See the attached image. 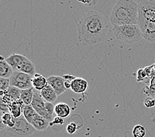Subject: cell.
Returning <instances> with one entry per match:
<instances>
[{
	"label": "cell",
	"mask_w": 155,
	"mask_h": 137,
	"mask_svg": "<svg viewBox=\"0 0 155 137\" xmlns=\"http://www.w3.org/2000/svg\"><path fill=\"white\" fill-rule=\"evenodd\" d=\"M108 23L102 13L90 11L84 14L77 24L79 42L85 45L101 44L107 36Z\"/></svg>",
	"instance_id": "obj_1"
},
{
	"label": "cell",
	"mask_w": 155,
	"mask_h": 137,
	"mask_svg": "<svg viewBox=\"0 0 155 137\" xmlns=\"http://www.w3.org/2000/svg\"><path fill=\"white\" fill-rule=\"evenodd\" d=\"M138 3L134 0H119L110 13V21L114 27L138 24Z\"/></svg>",
	"instance_id": "obj_2"
},
{
	"label": "cell",
	"mask_w": 155,
	"mask_h": 137,
	"mask_svg": "<svg viewBox=\"0 0 155 137\" xmlns=\"http://www.w3.org/2000/svg\"><path fill=\"white\" fill-rule=\"evenodd\" d=\"M113 32L116 39L129 44L137 43L143 38L142 31L138 24L114 27Z\"/></svg>",
	"instance_id": "obj_3"
},
{
	"label": "cell",
	"mask_w": 155,
	"mask_h": 137,
	"mask_svg": "<svg viewBox=\"0 0 155 137\" xmlns=\"http://www.w3.org/2000/svg\"><path fill=\"white\" fill-rule=\"evenodd\" d=\"M36 130L26 120L23 116L15 119V124L12 128H7V132L12 137H29Z\"/></svg>",
	"instance_id": "obj_4"
},
{
	"label": "cell",
	"mask_w": 155,
	"mask_h": 137,
	"mask_svg": "<svg viewBox=\"0 0 155 137\" xmlns=\"http://www.w3.org/2000/svg\"><path fill=\"white\" fill-rule=\"evenodd\" d=\"M138 21L155 22V1L144 0L137 3Z\"/></svg>",
	"instance_id": "obj_5"
},
{
	"label": "cell",
	"mask_w": 155,
	"mask_h": 137,
	"mask_svg": "<svg viewBox=\"0 0 155 137\" xmlns=\"http://www.w3.org/2000/svg\"><path fill=\"white\" fill-rule=\"evenodd\" d=\"M32 77L24 73L14 71L11 77L10 86H15L20 90H26L33 88L32 84Z\"/></svg>",
	"instance_id": "obj_6"
},
{
	"label": "cell",
	"mask_w": 155,
	"mask_h": 137,
	"mask_svg": "<svg viewBox=\"0 0 155 137\" xmlns=\"http://www.w3.org/2000/svg\"><path fill=\"white\" fill-rule=\"evenodd\" d=\"M138 25L142 31L143 38L150 43H155V22L138 21Z\"/></svg>",
	"instance_id": "obj_7"
},
{
	"label": "cell",
	"mask_w": 155,
	"mask_h": 137,
	"mask_svg": "<svg viewBox=\"0 0 155 137\" xmlns=\"http://www.w3.org/2000/svg\"><path fill=\"white\" fill-rule=\"evenodd\" d=\"M48 83L53 88L59 96L67 90L64 85V79L62 77L51 75L47 79Z\"/></svg>",
	"instance_id": "obj_8"
},
{
	"label": "cell",
	"mask_w": 155,
	"mask_h": 137,
	"mask_svg": "<svg viewBox=\"0 0 155 137\" xmlns=\"http://www.w3.org/2000/svg\"><path fill=\"white\" fill-rule=\"evenodd\" d=\"M46 102L44 100L40 94V92L35 90L34 97H33L31 106L37 113L42 117H44V113H45Z\"/></svg>",
	"instance_id": "obj_9"
},
{
	"label": "cell",
	"mask_w": 155,
	"mask_h": 137,
	"mask_svg": "<svg viewBox=\"0 0 155 137\" xmlns=\"http://www.w3.org/2000/svg\"><path fill=\"white\" fill-rule=\"evenodd\" d=\"M26 58L27 57H25L23 55L13 53L6 59V61L12 67L14 71L19 72L21 67Z\"/></svg>",
	"instance_id": "obj_10"
},
{
	"label": "cell",
	"mask_w": 155,
	"mask_h": 137,
	"mask_svg": "<svg viewBox=\"0 0 155 137\" xmlns=\"http://www.w3.org/2000/svg\"><path fill=\"white\" fill-rule=\"evenodd\" d=\"M88 86V83L85 79L83 78L76 77V79L72 81L71 90L75 93L81 94L85 92Z\"/></svg>",
	"instance_id": "obj_11"
},
{
	"label": "cell",
	"mask_w": 155,
	"mask_h": 137,
	"mask_svg": "<svg viewBox=\"0 0 155 137\" xmlns=\"http://www.w3.org/2000/svg\"><path fill=\"white\" fill-rule=\"evenodd\" d=\"M32 84L35 90L41 91L48 85V83L46 78L39 73H36L32 78Z\"/></svg>",
	"instance_id": "obj_12"
},
{
	"label": "cell",
	"mask_w": 155,
	"mask_h": 137,
	"mask_svg": "<svg viewBox=\"0 0 155 137\" xmlns=\"http://www.w3.org/2000/svg\"><path fill=\"white\" fill-rule=\"evenodd\" d=\"M25 106V103L21 99L15 101L9 106V113L12 114L15 119L19 118L23 116V110Z\"/></svg>",
	"instance_id": "obj_13"
},
{
	"label": "cell",
	"mask_w": 155,
	"mask_h": 137,
	"mask_svg": "<svg viewBox=\"0 0 155 137\" xmlns=\"http://www.w3.org/2000/svg\"><path fill=\"white\" fill-rule=\"evenodd\" d=\"M31 125L36 131H46L50 126V122L37 113L33 119Z\"/></svg>",
	"instance_id": "obj_14"
},
{
	"label": "cell",
	"mask_w": 155,
	"mask_h": 137,
	"mask_svg": "<svg viewBox=\"0 0 155 137\" xmlns=\"http://www.w3.org/2000/svg\"><path fill=\"white\" fill-rule=\"evenodd\" d=\"M14 70L12 69L5 59L3 56L0 57V77L5 78V79H10L13 75Z\"/></svg>",
	"instance_id": "obj_15"
},
{
	"label": "cell",
	"mask_w": 155,
	"mask_h": 137,
	"mask_svg": "<svg viewBox=\"0 0 155 137\" xmlns=\"http://www.w3.org/2000/svg\"><path fill=\"white\" fill-rule=\"evenodd\" d=\"M40 94L46 102L51 103L56 102L58 96L56 92L49 84L46 88H44L42 90L40 91Z\"/></svg>",
	"instance_id": "obj_16"
},
{
	"label": "cell",
	"mask_w": 155,
	"mask_h": 137,
	"mask_svg": "<svg viewBox=\"0 0 155 137\" xmlns=\"http://www.w3.org/2000/svg\"><path fill=\"white\" fill-rule=\"evenodd\" d=\"M55 113L57 116L65 119L68 117L71 114V108L67 103L60 102L55 105Z\"/></svg>",
	"instance_id": "obj_17"
},
{
	"label": "cell",
	"mask_w": 155,
	"mask_h": 137,
	"mask_svg": "<svg viewBox=\"0 0 155 137\" xmlns=\"http://www.w3.org/2000/svg\"><path fill=\"white\" fill-rule=\"evenodd\" d=\"M143 92L148 97H155V70L153 69L150 77V83L143 88Z\"/></svg>",
	"instance_id": "obj_18"
},
{
	"label": "cell",
	"mask_w": 155,
	"mask_h": 137,
	"mask_svg": "<svg viewBox=\"0 0 155 137\" xmlns=\"http://www.w3.org/2000/svg\"><path fill=\"white\" fill-rule=\"evenodd\" d=\"M19 72L28 74V75L33 77L36 74L35 65L27 57L24 61L23 64H22Z\"/></svg>",
	"instance_id": "obj_19"
},
{
	"label": "cell",
	"mask_w": 155,
	"mask_h": 137,
	"mask_svg": "<svg viewBox=\"0 0 155 137\" xmlns=\"http://www.w3.org/2000/svg\"><path fill=\"white\" fill-rule=\"evenodd\" d=\"M34 94L35 90L33 88L21 90V99L23 102L25 106L31 105L33 97H34Z\"/></svg>",
	"instance_id": "obj_20"
},
{
	"label": "cell",
	"mask_w": 155,
	"mask_h": 137,
	"mask_svg": "<svg viewBox=\"0 0 155 137\" xmlns=\"http://www.w3.org/2000/svg\"><path fill=\"white\" fill-rule=\"evenodd\" d=\"M37 115V112L33 108L31 105L25 106L23 110V116L29 123H32V120Z\"/></svg>",
	"instance_id": "obj_21"
},
{
	"label": "cell",
	"mask_w": 155,
	"mask_h": 137,
	"mask_svg": "<svg viewBox=\"0 0 155 137\" xmlns=\"http://www.w3.org/2000/svg\"><path fill=\"white\" fill-rule=\"evenodd\" d=\"M2 123L4 124L7 128H12L15 124V118L10 113H3L2 117Z\"/></svg>",
	"instance_id": "obj_22"
},
{
	"label": "cell",
	"mask_w": 155,
	"mask_h": 137,
	"mask_svg": "<svg viewBox=\"0 0 155 137\" xmlns=\"http://www.w3.org/2000/svg\"><path fill=\"white\" fill-rule=\"evenodd\" d=\"M5 94L8 95L11 98V99H12L13 102H15L21 99V90L15 86H10L8 89H7V90L5 92Z\"/></svg>",
	"instance_id": "obj_23"
},
{
	"label": "cell",
	"mask_w": 155,
	"mask_h": 137,
	"mask_svg": "<svg viewBox=\"0 0 155 137\" xmlns=\"http://www.w3.org/2000/svg\"><path fill=\"white\" fill-rule=\"evenodd\" d=\"M136 80L138 83H145L147 85L150 83V79L147 77V73L145 71V69L140 68L137 71V77Z\"/></svg>",
	"instance_id": "obj_24"
},
{
	"label": "cell",
	"mask_w": 155,
	"mask_h": 137,
	"mask_svg": "<svg viewBox=\"0 0 155 137\" xmlns=\"http://www.w3.org/2000/svg\"><path fill=\"white\" fill-rule=\"evenodd\" d=\"M132 133L134 137H145L147 132L143 125H137L133 129Z\"/></svg>",
	"instance_id": "obj_25"
},
{
	"label": "cell",
	"mask_w": 155,
	"mask_h": 137,
	"mask_svg": "<svg viewBox=\"0 0 155 137\" xmlns=\"http://www.w3.org/2000/svg\"><path fill=\"white\" fill-rule=\"evenodd\" d=\"M10 86L9 79L0 77V90L1 92H6Z\"/></svg>",
	"instance_id": "obj_26"
},
{
	"label": "cell",
	"mask_w": 155,
	"mask_h": 137,
	"mask_svg": "<svg viewBox=\"0 0 155 137\" xmlns=\"http://www.w3.org/2000/svg\"><path fill=\"white\" fill-rule=\"evenodd\" d=\"M78 129L79 127H77V124L74 123V122H71V123H70L68 125L67 127H66V130H67L68 134L73 135L75 134Z\"/></svg>",
	"instance_id": "obj_27"
},
{
	"label": "cell",
	"mask_w": 155,
	"mask_h": 137,
	"mask_svg": "<svg viewBox=\"0 0 155 137\" xmlns=\"http://www.w3.org/2000/svg\"><path fill=\"white\" fill-rule=\"evenodd\" d=\"M144 105L147 108L155 107V98L152 97H147L143 101Z\"/></svg>",
	"instance_id": "obj_28"
},
{
	"label": "cell",
	"mask_w": 155,
	"mask_h": 137,
	"mask_svg": "<svg viewBox=\"0 0 155 137\" xmlns=\"http://www.w3.org/2000/svg\"><path fill=\"white\" fill-rule=\"evenodd\" d=\"M64 123H65V121L64 118L57 116L54 118L52 121L50 122V126H52L54 125H63L64 124Z\"/></svg>",
	"instance_id": "obj_29"
},
{
	"label": "cell",
	"mask_w": 155,
	"mask_h": 137,
	"mask_svg": "<svg viewBox=\"0 0 155 137\" xmlns=\"http://www.w3.org/2000/svg\"><path fill=\"white\" fill-rule=\"evenodd\" d=\"M79 3H83L86 6H94L98 2V1H94V0H84V1H79Z\"/></svg>",
	"instance_id": "obj_30"
},
{
	"label": "cell",
	"mask_w": 155,
	"mask_h": 137,
	"mask_svg": "<svg viewBox=\"0 0 155 137\" xmlns=\"http://www.w3.org/2000/svg\"><path fill=\"white\" fill-rule=\"evenodd\" d=\"M154 65L153 64V65H151L150 66L146 67L144 68V69H145V71L147 75V77H148L149 79H150V77L151 74H152V73H153V69H154Z\"/></svg>",
	"instance_id": "obj_31"
},
{
	"label": "cell",
	"mask_w": 155,
	"mask_h": 137,
	"mask_svg": "<svg viewBox=\"0 0 155 137\" xmlns=\"http://www.w3.org/2000/svg\"><path fill=\"white\" fill-rule=\"evenodd\" d=\"M62 77L64 78V79L65 80H68L70 81V82H72L73 80L76 79V77L70 75V74H65V75H64Z\"/></svg>",
	"instance_id": "obj_32"
},
{
	"label": "cell",
	"mask_w": 155,
	"mask_h": 137,
	"mask_svg": "<svg viewBox=\"0 0 155 137\" xmlns=\"http://www.w3.org/2000/svg\"><path fill=\"white\" fill-rule=\"evenodd\" d=\"M71 83H72V82H70V81L65 80H64V85H65V88H66V90L71 89Z\"/></svg>",
	"instance_id": "obj_33"
},
{
	"label": "cell",
	"mask_w": 155,
	"mask_h": 137,
	"mask_svg": "<svg viewBox=\"0 0 155 137\" xmlns=\"http://www.w3.org/2000/svg\"><path fill=\"white\" fill-rule=\"evenodd\" d=\"M154 70H155V64H154Z\"/></svg>",
	"instance_id": "obj_34"
}]
</instances>
